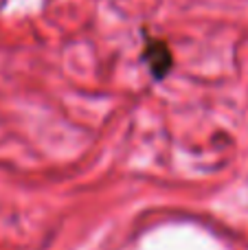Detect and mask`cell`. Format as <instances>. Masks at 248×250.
Returning a JSON list of instances; mask_svg holds the SVG:
<instances>
[{
	"instance_id": "cell-1",
	"label": "cell",
	"mask_w": 248,
	"mask_h": 250,
	"mask_svg": "<svg viewBox=\"0 0 248 250\" xmlns=\"http://www.w3.org/2000/svg\"><path fill=\"white\" fill-rule=\"evenodd\" d=\"M143 60H145V64L149 66V70H152V75L156 79H163L171 70L169 48H167L163 42H147L145 53H143Z\"/></svg>"
}]
</instances>
